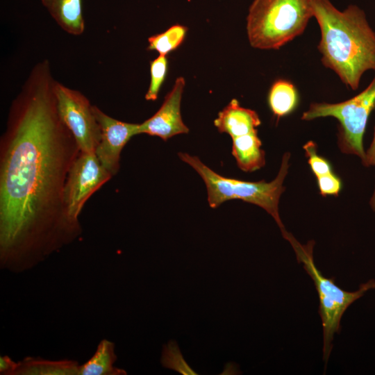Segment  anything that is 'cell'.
I'll return each instance as SVG.
<instances>
[{"instance_id": "obj_1", "label": "cell", "mask_w": 375, "mask_h": 375, "mask_svg": "<svg viewBox=\"0 0 375 375\" xmlns=\"http://www.w3.org/2000/svg\"><path fill=\"white\" fill-rule=\"evenodd\" d=\"M47 59L35 64L8 111L0 139V265L31 269L82 234L65 202L80 154L57 105Z\"/></svg>"}, {"instance_id": "obj_2", "label": "cell", "mask_w": 375, "mask_h": 375, "mask_svg": "<svg viewBox=\"0 0 375 375\" xmlns=\"http://www.w3.org/2000/svg\"><path fill=\"white\" fill-rule=\"evenodd\" d=\"M312 8L322 64L346 86L358 89L363 74L375 72V32L365 12L356 5L340 10L330 0H312Z\"/></svg>"}, {"instance_id": "obj_3", "label": "cell", "mask_w": 375, "mask_h": 375, "mask_svg": "<svg viewBox=\"0 0 375 375\" xmlns=\"http://www.w3.org/2000/svg\"><path fill=\"white\" fill-rule=\"evenodd\" d=\"M180 159L190 165L205 183L208 194V202L212 208H216L224 202L240 199L261 207L276 221L281 233L286 231L280 218L278 203L285 190L283 181L288 172L290 154L285 153L276 177L270 182L244 181L224 177L218 174L194 156L178 153Z\"/></svg>"}, {"instance_id": "obj_4", "label": "cell", "mask_w": 375, "mask_h": 375, "mask_svg": "<svg viewBox=\"0 0 375 375\" xmlns=\"http://www.w3.org/2000/svg\"><path fill=\"white\" fill-rule=\"evenodd\" d=\"M313 17L312 0H253L247 17L250 45L278 49L301 35Z\"/></svg>"}, {"instance_id": "obj_5", "label": "cell", "mask_w": 375, "mask_h": 375, "mask_svg": "<svg viewBox=\"0 0 375 375\" xmlns=\"http://www.w3.org/2000/svg\"><path fill=\"white\" fill-rule=\"evenodd\" d=\"M284 239L292 245L299 263L303 264V269L312 279L319 299V313L323 328V359L328 362L333 345L334 334L340 333V321L347 308L356 300L360 298L369 289H375V281L369 280L362 284L355 292H348L335 283V278L323 276L316 267L313 258L315 242L309 241L301 244L289 232L282 233Z\"/></svg>"}, {"instance_id": "obj_6", "label": "cell", "mask_w": 375, "mask_h": 375, "mask_svg": "<svg viewBox=\"0 0 375 375\" xmlns=\"http://www.w3.org/2000/svg\"><path fill=\"white\" fill-rule=\"evenodd\" d=\"M375 109V75L369 85L360 93L347 101L336 103H312L301 119L310 121L332 117L339 122L338 143L347 154L365 159L363 136L372 111Z\"/></svg>"}, {"instance_id": "obj_7", "label": "cell", "mask_w": 375, "mask_h": 375, "mask_svg": "<svg viewBox=\"0 0 375 375\" xmlns=\"http://www.w3.org/2000/svg\"><path fill=\"white\" fill-rule=\"evenodd\" d=\"M60 116L72 133L81 153H95L101 129L93 106L81 92L56 81L55 86Z\"/></svg>"}, {"instance_id": "obj_8", "label": "cell", "mask_w": 375, "mask_h": 375, "mask_svg": "<svg viewBox=\"0 0 375 375\" xmlns=\"http://www.w3.org/2000/svg\"><path fill=\"white\" fill-rule=\"evenodd\" d=\"M112 177L95 153H80L69 172L64 192L67 210L72 220L80 222L78 217L85 203Z\"/></svg>"}, {"instance_id": "obj_9", "label": "cell", "mask_w": 375, "mask_h": 375, "mask_svg": "<svg viewBox=\"0 0 375 375\" xmlns=\"http://www.w3.org/2000/svg\"><path fill=\"white\" fill-rule=\"evenodd\" d=\"M93 111L101 129V140L95 154L102 166L116 175L120 168L121 153L130 139L139 134V124L114 119L96 106Z\"/></svg>"}, {"instance_id": "obj_10", "label": "cell", "mask_w": 375, "mask_h": 375, "mask_svg": "<svg viewBox=\"0 0 375 375\" xmlns=\"http://www.w3.org/2000/svg\"><path fill=\"white\" fill-rule=\"evenodd\" d=\"M185 81L183 77H178L172 90L165 97L158 110L150 118L139 124V134L145 133L157 136L164 141L179 134L189 132L184 124L181 103Z\"/></svg>"}, {"instance_id": "obj_11", "label": "cell", "mask_w": 375, "mask_h": 375, "mask_svg": "<svg viewBox=\"0 0 375 375\" xmlns=\"http://www.w3.org/2000/svg\"><path fill=\"white\" fill-rule=\"evenodd\" d=\"M260 124L258 113L242 107L235 99H233L214 120L219 132L226 133L231 138L256 131Z\"/></svg>"}, {"instance_id": "obj_12", "label": "cell", "mask_w": 375, "mask_h": 375, "mask_svg": "<svg viewBox=\"0 0 375 375\" xmlns=\"http://www.w3.org/2000/svg\"><path fill=\"white\" fill-rule=\"evenodd\" d=\"M42 3L62 30L73 35L85 30L82 0H41Z\"/></svg>"}, {"instance_id": "obj_13", "label": "cell", "mask_w": 375, "mask_h": 375, "mask_svg": "<svg viewBox=\"0 0 375 375\" xmlns=\"http://www.w3.org/2000/svg\"><path fill=\"white\" fill-rule=\"evenodd\" d=\"M257 132L232 138V154L239 168L245 172L256 171L265 165V153Z\"/></svg>"}, {"instance_id": "obj_14", "label": "cell", "mask_w": 375, "mask_h": 375, "mask_svg": "<svg viewBox=\"0 0 375 375\" xmlns=\"http://www.w3.org/2000/svg\"><path fill=\"white\" fill-rule=\"evenodd\" d=\"M80 365L76 360H50L26 357L18 362L13 375H79Z\"/></svg>"}, {"instance_id": "obj_15", "label": "cell", "mask_w": 375, "mask_h": 375, "mask_svg": "<svg viewBox=\"0 0 375 375\" xmlns=\"http://www.w3.org/2000/svg\"><path fill=\"white\" fill-rule=\"evenodd\" d=\"M117 360L115 344L102 340L93 356L80 365L79 375H125L126 372L114 366Z\"/></svg>"}, {"instance_id": "obj_16", "label": "cell", "mask_w": 375, "mask_h": 375, "mask_svg": "<svg viewBox=\"0 0 375 375\" xmlns=\"http://www.w3.org/2000/svg\"><path fill=\"white\" fill-rule=\"evenodd\" d=\"M298 102L299 94L292 83L281 79L272 84L268 95V103L274 115L279 118L290 114Z\"/></svg>"}, {"instance_id": "obj_17", "label": "cell", "mask_w": 375, "mask_h": 375, "mask_svg": "<svg viewBox=\"0 0 375 375\" xmlns=\"http://www.w3.org/2000/svg\"><path fill=\"white\" fill-rule=\"evenodd\" d=\"M187 30L185 26L175 24L163 33L149 37L147 49L156 51L159 55L167 56L183 42Z\"/></svg>"}, {"instance_id": "obj_18", "label": "cell", "mask_w": 375, "mask_h": 375, "mask_svg": "<svg viewBox=\"0 0 375 375\" xmlns=\"http://www.w3.org/2000/svg\"><path fill=\"white\" fill-rule=\"evenodd\" d=\"M160 362L163 367L182 375H197L184 359L177 342L174 340H171L167 344H163Z\"/></svg>"}, {"instance_id": "obj_19", "label": "cell", "mask_w": 375, "mask_h": 375, "mask_svg": "<svg viewBox=\"0 0 375 375\" xmlns=\"http://www.w3.org/2000/svg\"><path fill=\"white\" fill-rule=\"evenodd\" d=\"M167 65L168 62L166 56L159 55L156 59L151 61V81L149 89L145 94L146 100L155 101L157 99L167 75Z\"/></svg>"}, {"instance_id": "obj_20", "label": "cell", "mask_w": 375, "mask_h": 375, "mask_svg": "<svg viewBox=\"0 0 375 375\" xmlns=\"http://www.w3.org/2000/svg\"><path fill=\"white\" fill-rule=\"evenodd\" d=\"M308 164L316 177L333 172L329 162L317 153V144L313 141H308L303 147Z\"/></svg>"}, {"instance_id": "obj_21", "label": "cell", "mask_w": 375, "mask_h": 375, "mask_svg": "<svg viewBox=\"0 0 375 375\" xmlns=\"http://www.w3.org/2000/svg\"><path fill=\"white\" fill-rule=\"evenodd\" d=\"M319 192L323 196H338L341 188L342 182L333 172L317 177Z\"/></svg>"}, {"instance_id": "obj_22", "label": "cell", "mask_w": 375, "mask_h": 375, "mask_svg": "<svg viewBox=\"0 0 375 375\" xmlns=\"http://www.w3.org/2000/svg\"><path fill=\"white\" fill-rule=\"evenodd\" d=\"M362 164L367 167L375 166V127L373 140L369 149L365 152V156L364 160L362 161ZM370 206L372 210L375 211V188L373 195L370 199Z\"/></svg>"}, {"instance_id": "obj_23", "label": "cell", "mask_w": 375, "mask_h": 375, "mask_svg": "<svg viewBox=\"0 0 375 375\" xmlns=\"http://www.w3.org/2000/svg\"><path fill=\"white\" fill-rule=\"evenodd\" d=\"M18 365V362L13 361L9 356L0 357V374L3 375H13Z\"/></svg>"}]
</instances>
